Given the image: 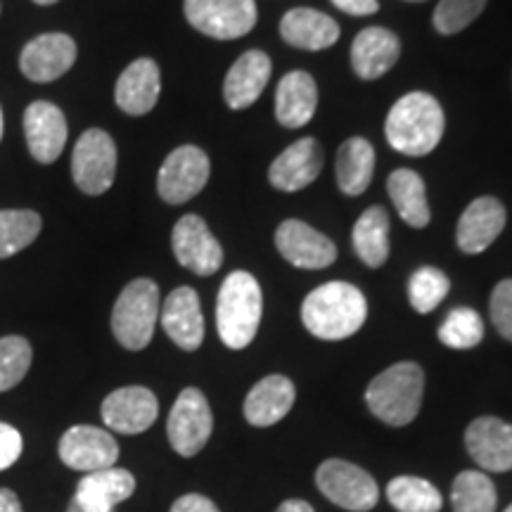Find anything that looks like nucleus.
<instances>
[{
  "instance_id": "obj_1",
  "label": "nucleus",
  "mask_w": 512,
  "mask_h": 512,
  "mask_svg": "<svg viewBox=\"0 0 512 512\" xmlns=\"http://www.w3.org/2000/svg\"><path fill=\"white\" fill-rule=\"evenodd\" d=\"M368 302L356 285L325 283L313 290L302 304L304 328L318 339H347L363 328Z\"/></svg>"
},
{
  "instance_id": "obj_2",
  "label": "nucleus",
  "mask_w": 512,
  "mask_h": 512,
  "mask_svg": "<svg viewBox=\"0 0 512 512\" xmlns=\"http://www.w3.org/2000/svg\"><path fill=\"white\" fill-rule=\"evenodd\" d=\"M444 110L430 93H408L389 112L384 121V136L396 152L408 157L430 155L444 136Z\"/></svg>"
},
{
  "instance_id": "obj_3",
  "label": "nucleus",
  "mask_w": 512,
  "mask_h": 512,
  "mask_svg": "<svg viewBox=\"0 0 512 512\" xmlns=\"http://www.w3.org/2000/svg\"><path fill=\"white\" fill-rule=\"evenodd\" d=\"M264 313V294L256 278L247 271H233L223 280L216 302V328L228 349L252 344Z\"/></svg>"
},
{
  "instance_id": "obj_4",
  "label": "nucleus",
  "mask_w": 512,
  "mask_h": 512,
  "mask_svg": "<svg viewBox=\"0 0 512 512\" xmlns=\"http://www.w3.org/2000/svg\"><path fill=\"white\" fill-rule=\"evenodd\" d=\"M422 392H425V373L418 363L403 361L387 368L370 382L366 403L375 418L384 425H411L420 411Z\"/></svg>"
},
{
  "instance_id": "obj_5",
  "label": "nucleus",
  "mask_w": 512,
  "mask_h": 512,
  "mask_svg": "<svg viewBox=\"0 0 512 512\" xmlns=\"http://www.w3.org/2000/svg\"><path fill=\"white\" fill-rule=\"evenodd\" d=\"M159 318V287L150 278H138L124 287L112 309V332L128 351L150 344Z\"/></svg>"
},
{
  "instance_id": "obj_6",
  "label": "nucleus",
  "mask_w": 512,
  "mask_h": 512,
  "mask_svg": "<svg viewBox=\"0 0 512 512\" xmlns=\"http://www.w3.org/2000/svg\"><path fill=\"white\" fill-rule=\"evenodd\" d=\"M117 176V145L102 128H88L72 152V178L86 195H102Z\"/></svg>"
},
{
  "instance_id": "obj_7",
  "label": "nucleus",
  "mask_w": 512,
  "mask_h": 512,
  "mask_svg": "<svg viewBox=\"0 0 512 512\" xmlns=\"http://www.w3.org/2000/svg\"><path fill=\"white\" fill-rule=\"evenodd\" d=\"M316 484L328 501L351 512L373 510L380 501L375 479L347 460H325L316 472Z\"/></svg>"
},
{
  "instance_id": "obj_8",
  "label": "nucleus",
  "mask_w": 512,
  "mask_h": 512,
  "mask_svg": "<svg viewBox=\"0 0 512 512\" xmlns=\"http://www.w3.org/2000/svg\"><path fill=\"white\" fill-rule=\"evenodd\" d=\"M183 10L192 29L216 41L242 38L256 24L254 0H185Z\"/></svg>"
},
{
  "instance_id": "obj_9",
  "label": "nucleus",
  "mask_w": 512,
  "mask_h": 512,
  "mask_svg": "<svg viewBox=\"0 0 512 512\" xmlns=\"http://www.w3.org/2000/svg\"><path fill=\"white\" fill-rule=\"evenodd\" d=\"M211 430H214V415H211L207 396L195 387L183 389L166 422L174 451L183 458L197 456L207 446Z\"/></svg>"
},
{
  "instance_id": "obj_10",
  "label": "nucleus",
  "mask_w": 512,
  "mask_h": 512,
  "mask_svg": "<svg viewBox=\"0 0 512 512\" xmlns=\"http://www.w3.org/2000/svg\"><path fill=\"white\" fill-rule=\"evenodd\" d=\"M211 164L207 152L197 145H181L164 159L157 176V192L164 202L185 204L200 195L209 181Z\"/></svg>"
},
{
  "instance_id": "obj_11",
  "label": "nucleus",
  "mask_w": 512,
  "mask_h": 512,
  "mask_svg": "<svg viewBox=\"0 0 512 512\" xmlns=\"http://www.w3.org/2000/svg\"><path fill=\"white\" fill-rule=\"evenodd\" d=\"M76 55H79V48H76L74 38L62 31H53V34L31 38L22 48L19 69L29 81L53 83L74 67Z\"/></svg>"
},
{
  "instance_id": "obj_12",
  "label": "nucleus",
  "mask_w": 512,
  "mask_h": 512,
  "mask_svg": "<svg viewBox=\"0 0 512 512\" xmlns=\"http://www.w3.org/2000/svg\"><path fill=\"white\" fill-rule=\"evenodd\" d=\"M171 247H174L178 264L202 278L214 275L223 264V247L197 214L183 216L176 223L171 233Z\"/></svg>"
},
{
  "instance_id": "obj_13",
  "label": "nucleus",
  "mask_w": 512,
  "mask_h": 512,
  "mask_svg": "<svg viewBox=\"0 0 512 512\" xmlns=\"http://www.w3.org/2000/svg\"><path fill=\"white\" fill-rule=\"evenodd\" d=\"M275 247L292 266L306 271H320L335 264L337 247L330 238L311 228L309 223L290 219L275 230Z\"/></svg>"
},
{
  "instance_id": "obj_14",
  "label": "nucleus",
  "mask_w": 512,
  "mask_h": 512,
  "mask_svg": "<svg viewBox=\"0 0 512 512\" xmlns=\"http://www.w3.org/2000/svg\"><path fill=\"white\" fill-rule=\"evenodd\" d=\"M60 458L64 465L79 472L107 470L119 460V444L100 427L76 425L62 434Z\"/></svg>"
},
{
  "instance_id": "obj_15",
  "label": "nucleus",
  "mask_w": 512,
  "mask_h": 512,
  "mask_svg": "<svg viewBox=\"0 0 512 512\" xmlns=\"http://www.w3.org/2000/svg\"><path fill=\"white\" fill-rule=\"evenodd\" d=\"M24 136H27L31 157L38 164H55L69 136L64 112L48 100L31 102L24 112Z\"/></svg>"
},
{
  "instance_id": "obj_16",
  "label": "nucleus",
  "mask_w": 512,
  "mask_h": 512,
  "mask_svg": "<svg viewBox=\"0 0 512 512\" xmlns=\"http://www.w3.org/2000/svg\"><path fill=\"white\" fill-rule=\"evenodd\" d=\"M102 420L119 434H143L159 415L157 396L147 387H121L102 401Z\"/></svg>"
},
{
  "instance_id": "obj_17",
  "label": "nucleus",
  "mask_w": 512,
  "mask_h": 512,
  "mask_svg": "<svg viewBox=\"0 0 512 512\" xmlns=\"http://www.w3.org/2000/svg\"><path fill=\"white\" fill-rule=\"evenodd\" d=\"M162 325L171 342L183 351H197L204 339V316L200 294L192 287H176L162 306Z\"/></svg>"
},
{
  "instance_id": "obj_18",
  "label": "nucleus",
  "mask_w": 512,
  "mask_h": 512,
  "mask_svg": "<svg viewBox=\"0 0 512 512\" xmlns=\"http://www.w3.org/2000/svg\"><path fill=\"white\" fill-rule=\"evenodd\" d=\"M465 446L482 470H512V425L508 422L498 418H477L467 427Z\"/></svg>"
},
{
  "instance_id": "obj_19",
  "label": "nucleus",
  "mask_w": 512,
  "mask_h": 512,
  "mask_svg": "<svg viewBox=\"0 0 512 512\" xmlns=\"http://www.w3.org/2000/svg\"><path fill=\"white\" fill-rule=\"evenodd\" d=\"M159 91H162L159 64L150 57H140L121 72L117 88H114V100L121 112L131 114V117H143L155 110Z\"/></svg>"
},
{
  "instance_id": "obj_20",
  "label": "nucleus",
  "mask_w": 512,
  "mask_h": 512,
  "mask_svg": "<svg viewBox=\"0 0 512 512\" xmlns=\"http://www.w3.org/2000/svg\"><path fill=\"white\" fill-rule=\"evenodd\" d=\"M323 171V147L316 138H302L292 143L268 169V181L283 192L304 190Z\"/></svg>"
},
{
  "instance_id": "obj_21",
  "label": "nucleus",
  "mask_w": 512,
  "mask_h": 512,
  "mask_svg": "<svg viewBox=\"0 0 512 512\" xmlns=\"http://www.w3.org/2000/svg\"><path fill=\"white\" fill-rule=\"evenodd\" d=\"M271 72V57L261 50H247L245 55H240L238 62L228 69L226 81H223V98H226L230 110L252 107L264 93Z\"/></svg>"
},
{
  "instance_id": "obj_22",
  "label": "nucleus",
  "mask_w": 512,
  "mask_h": 512,
  "mask_svg": "<svg viewBox=\"0 0 512 512\" xmlns=\"http://www.w3.org/2000/svg\"><path fill=\"white\" fill-rule=\"evenodd\" d=\"M505 228V207L496 197H477L458 221V247L465 254H482Z\"/></svg>"
},
{
  "instance_id": "obj_23",
  "label": "nucleus",
  "mask_w": 512,
  "mask_h": 512,
  "mask_svg": "<svg viewBox=\"0 0 512 512\" xmlns=\"http://www.w3.org/2000/svg\"><path fill=\"white\" fill-rule=\"evenodd\" d=\"M136 477L124 467H107V470L88 472L76 486L74 501L88 512H112L119 503L133 496Z\"/></svg>"
},
{
  "instance_id": "obj_24",
  "label": "nucleus",
  "mask_w": 512,
  "mask_h": 512,
  "mask_svg": "<svg viewBox=\"0 0 512 512\" xmlns=\"http://www.w3.org/2000/svg\"><path fill=\"white\" fill-rule=\"evenodd\" d=\"M401 41L394 31L368 27L354 38L351 46V67L361 79H380L399 62Z\"/></svg>"
},
{
  "instance_id": "obj_25",
  "label": "nucleus",
  "mask_w": 512,
  "mask_h": 512,
  "mask_svg": "<svg viewBox=\"0 0 512 512\" xmlns=\"http://www.w3.org/2000/svg\"><path fill=\"white\" fill-rule=\"evenodd\" d=\"M294 406V384L285 375H268L256 382L245 399V418L254 427H271Z\"/></svg>"
},
{
  "instance_id": "obj_26",
  "label": "nucleus",
  "mask_w": 512,
  "mask_h": 512,
  "mask_svg": "<svg viewBox=\"0 0 512 512\" xmlns=\"http://www.w3.org/2000/svg\"><path fill=\"white\" fill-rule=\"evenodd\" d=\"M318 107V88L309 72H290L275 91V119L285 128L309 124Z\"/></svg>"
},
{
  "instance_id": "obj_27",
  "label": "nucleus",
  "mask_w": 512,
  "mask_h": 512,
  "mask_svg": "<svg viewBox=\"0 0 512 512\" xmlns=\"http://www.w3.org/2000/svg\"><path fill=\"white\" fill-rule=\"evenodd\" d=\"M280 36L299 50H325L339 41V24L325 12L294 8L280 22Z\"/></svg>"
},
{
  "instance_id": "obj_28",
  "label": "nucleus",
  "mask_w": 512,
  "mask_h": 512,
  "mask_svg": "<svg viewBox=\"0 0 512 512\" xmlns=\"http://www.w3.org/2000/svg\"><path fill=\"white\" fill-rule=\"evenodd\" d=\"M375 174V150L366 138L344 140L337 152V183L351 197L363 195Z\"/></svg>"
},
{
  "instance_id": "obj_29",
  "label": "nucleus",
  "mask_w": 512,
  "mask_h": 512,
  "mask_svg": "<svg viewBox=\"0 0 512 512\" xmlns=\"http://www.w3.org/2000/svg\"><path fill=\"white\" fill-rule=\"evenodd\" d=\"M389 197H392L396 211L411 228H425L432 214L427 207L425 181L411 169H399L387 181Z\"/></svg>"
},
{
  "instance_id": "obj_30",
  "label": "nucleus",
  "mask_w": 512,
  "mask_h": 512,
  "mask_svg": "<svg viewBox=\"0 0 512 512\" xmlns=\"http://www.w3.org/2000/svg\"><path fill=\"white\" fill-rule=\"evenodd\" d=\"M354 249L358 259L370 268H380L389 256V214L382 207H370L354 226Z\"/></svg>"
},
{
  "instance_id": "obj_31",
  "label": "nucleus",
  "mask_w": 512,
  "mask_h": 512,
  "mask_svg": "<svg viewBox=\"0 0 512 512\" xmlns=\"http://www.w3.org/2000/svg\"><path fill=\"white\" fill-rule=\"evenodd\" d=\"M43 230L41 214L31 209H0V259L34 245Z\"/></svg>"
},
{
  "instance_id": "obj_32",
  "label": "nucleus",
  "mask_w": 512,
  "mask_h": 512,
  "mask_svg": "<svg viewBox=\"0 0 512 512\" xmlns=\"http://www.w3.org/2000/svg\"><path fill=\"white\" fill-rule=\"evenodd\" d=\"M387 498L399 512H439L441 494L432 482L420 477H396L387 486Z\"/></svg>"
},
{
  "instance_id": "obj_33",
  "label": "nucleus",
  "mask_w": 512,
  "mask_h": 512,
  "mask_svg": "<svg viewBox=\"0 0 512 512\" xmlns=\"http://www.w3.org/2000/svg\"><path fill=\"white\" fill-rule=\"evenodd\" d=\"M453 512H496V486L484 472L465 470L453 482Z\"/></svg>"
},
{
  "instance_id": "obj_34",
  "label": "nucleus",
  "mask_w": 512,
  "mask_h": 512,
  "mask_svg": "<svg viewBox=\"0 0 512 512\" xmlns=\"http://www.w3.org/2000/svg\"><path fill=\"white\" fill-rule=\"evenodd\" d=\"M441 344L451 349H472L484 339V323L475 309H453L439 328Z\"/></svg>"
},
{
  "instance_id": "obj_35",
  "label": "nucleus",
  "mask_w": 512,
  "mask_h": 512,
  "mask_svg": "<svg viewBox=\"0 0 512 512\" xmlns=\"http://www.w3.org/2000/svg\"><path fill=\"white\" fill-rule=\"evenodd\" d=\"M448 290H451V283L434 266L418 268L408 280V299H411V306L418 313H430L437 309L446 299Z\"/></svg>"
},
{
  "instance_id": "obj_36",
  "label": "nucleus",
  "mask_w": 512,
  "mask_h": 512,
  "mask_svg": "<svg viewBox=\"0 0 512 512\" xmlns=\"http://www.w3.org/2000/svg\"><path fill=\"white\" fill-rule=\"evenodd\" d=\"M31 358H34V349L29 339L19 335L0 337V392H10L27 377Z\"/></svg>"
},
{
  "instance_id": "obj_37",
  "label": "nucleus",
  "mask_w": 512,
  "mask_h": 512,
  "mask_svg": "<svg viewBox=\"0 0 512 512\" xmlns=\"http://www.w3.org/2000/svg\"><path fill=\"white\" fill-rule=\"evenodd\" d=\"M486 0H441L434 10V29L444 36H453L470 27L482 15Z\"/></svg>"
},
{
  "instance_id": "obj_38",
  "label": "nucleus",
  "mask_w": 512,
  "mask_h": 512,
  "mask_svg": "<svg viewBox=\"0 0 512 512\" xmlns=\"http://www.w3.org/2000/svg\"><path fill=\"white\" fill-rule=\"evenodd\" d=\"M491 320L496 330L512 342V278L498 283L491 294Z\"/></svg>"
},
{
  "instance_id": "obj_39",
  "label": "nucleus",
  "mask_w": 512,
  "mask_h": 512,
  "mask_svg": "<svg viewBox=\"0 0 512 512\" xmlns=\"http://www.w3.org/2000/svg\"><path fill=\"white\" fill-rule=\"evenodd\" d=\"M22 448V434L8 422H0V472L17 463L19 456H22Z\"/></svg>"
},
{
  "instance_id": "obj_40",
  "label": "nucleus",
  "mask_w": 512,
  "mask_h": 512,
  "mask_svg": "<svg viewBox=\"0 0 512 512\" xmlns=\"http://www.w3.org/2000/svg\"><path fill=\"white\" fill-rule=\"evenodd\" d=\"M171 512H221V510L216 508L214 501H209L207 496L188 494V496H181L174 505H171Z\"/></svg>"
},
{
  "instance_id": "obj_41",
  "label": "nucleus",
  "mask_w": 512,
  "mask_h": 512,
  "mask_svg": "<svg viewBox=\"0 0 512 512\" xmlns=\"http://www.w3.org/2000/svg\"><path fill=\"white\" fill-rule=\"evenodd\" d=\"M332 5L354 17H368L380 10V3H377V0H332Z\"/></svg>"
},
{
  "instance_id": "obj_42",
  "label": "nucleus",
  "mask_w": 512,
  "mask_h": 512,
  "mask_svg": "<svg viewBox=\"0 0 512 512\" xmlns=\"http://www.w3.org/2000/svg\"><path fill=\"white\" fill-rule=\"evenodd\" d=\"M0 512H22V505H19L15 491L0 489Z\"/></svg>"
},
{
  "instance_id": "obj_43",
  "label": "nucleus",
  "mask_w": 512,
  "mask_h": 512,
  "mask_svg": "<svg viewBox=\"0 0 512 512\" xmlns=\"http://www.w3.org/2000/svg\"><path fill=\"white\" fill-rule=\"evenodd\" d=\"M275 512H313V508L306 501H297L294 498V501H285Z\"/></svg>"
},
{
  "instance_id": "obj_44",
  "label": "nucleus",
  "mask_w": 512,
  "mask_h": 512,
  "mask_svg": "<svg viewBox=\"0 0 512 512\" xmlns=\"http://www.w3.org/2000/svg\"><path fill=\"white\" fill-rule=\"evenodd\" d=\"M67 512H88V510H83L79 503L72 501V503H69V510H67ZM112 512H114V510H112Z\"/></svg>"
},
{
  "instance_id": "obj_45",
  "label": "nucleus",
  "mask_w": 512,
  "mask_h": 512,
  "mask_svg": "<svg viewBox=\"0 0 512 512\" xmlns=\"http://www.w3.org/2000/svg\"><path fill=\"white\" fill-rule=\"evenodd\" d=\"M31 3L43 5V8H46V5H55V3H60V0H31Z\"/></svg>"
},
{
  "instance_id": "obj_46",
  "label": "nucleus",
  "mask_w": 512,
  "mask_h": 512,
  "mask_svg": "<svg viewBox=\"0 0 512 512\" xmlns=\"http://www.w3.org/2000/svg\"><path fill=\"white\" fill-rule=\"evenodd\" d=\"M3 133H5V124H3V110H0V140H3Z\"/></svg>"
},
{
  "instance_id": "obj_47",
  "label": "nucleus",
  "mask_w": 512,
  "mask_h": 512,
  "mask_svg": "<svg viewBox=\"0 0 512 512\" xmlns=\"http://www.w3.org/2000/svg\"><path fill=\"white\" fill-rule=\"evenodd\" d=\"M408 3H422V0H408Z\"/></svg>"
},
{
  "instance_id": "obj_48",
  "label": "nucleus",
  "mask_w": 512,
  "mask_h": 512,
  "mask_svg": "<svg viewBox=\"0 0 512 512\" xmlns=\"http://www.w3.org/2000/svg\"><path fill=\"white\" fill-rule=\"evenodd\" d=\"M505 512H512V505H510V508H508V510H505Z\"/></svg>"
}]
</instances>
